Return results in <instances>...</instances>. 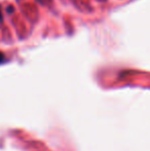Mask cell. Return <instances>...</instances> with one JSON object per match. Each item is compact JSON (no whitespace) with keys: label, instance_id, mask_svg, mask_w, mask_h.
Segmentation results:
<instances>
[{"label":"cell","instance_id":"cell-2","mask_svg":"<svg viewBox=\"0 0 150 151\" xmlns=\"http://www.w3.org/2000/svg\"><path fill=\"white\" fill-rule=\"evenodd\" d=\"M2 21H3V14H2L1 5H0V23H2Z\"/></svg>","mask_w":150,"mask_h":151},{"label":"cell","instance_id":"cell-1","mask_svg":"<svg viewBox=\"0 0 150 151\" xmlns=\"http://www.w3.org/2000/svg\"><path fill=\"white\" fill-rule=\"evenodd\" d=\"M4 60H5V57H4V55L2 54L1 52H0V64H1V63H3Z\"/></svg>","mask_w":150,"mask_h":151}]
</instances>
